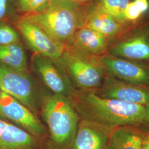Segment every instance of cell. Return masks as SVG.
Returning <instances> with one entry per match:
<instances>
[{
  "label": "cell",
  "mask_w": 149,
  "mask_h": 149,
  "mask_svg": "<svg viewBox=\"0 0 149 149\" xmlns=\"http://www.w3.org/2000/svg\"><path fill=\"white\" fill-rule=\"evenodd\" d=\"M72 97L81 119L109 128L138 127L144 118V106L102 97L94 90L74 91Z\"/></svg>",
  "instance_id": "obj_1"
},
{
  "label": "cell",
  "mask_w": 149,
  "mask_h": 149,
  "mask_svg": "<svg viewBox=\"0 0 149 149\" xmlns=\"http://www.w3.org/2000/svg\"><path fill=\"white\" fill-rule=\"evenodd\" d=\"M88 4L76 5L61 0H50L42 11L26 13L23 17L58 42L68 45L75 32L84 26Z\"/></svg>",
  "instance_id": "obj_2"
},
{
  "label": "cell",
  "mask_w": 149,
  "mask_h": 149,
  "mask_svg": "<svg viewBox=\"0 0 149 149\" xmlns=\"http://www.w3.org/2000/svg\"><path fill=\"white\" fill-rule=\"evenodd\" d=\"M42 113L54 144L59 148H71L80 120L73 104L63 96H47L43 101Z\"/></svg>",
  "instance_id": "obj_3"
},
{
  "label": "cell",
  "mask_w": 149,
  "mask_h": 149,
  "mask_svg": "<svg viewBox=\"0 0 149 149\" xmlns=\"http://www.w3.org/2000/svg\"><path fill=\"white\" fill-rule=\"evenodd\" d=\"M57 62L82 90H96L102 85L106 76L99 56L84 53L70 45H67Z\"/></svg>",
  "instance_id": "obj_4"
},
{
  "label": "cell",
  "mask_w": 149,
  "mask_h": 149,
  "mask_svg": "<svg viewBox=\"0 0 149 149\" xmlns=\"http://www.w3.org/2000/svg\"><path fill=\"white\" fill-rule=\"evenodd\" d=\"M108 53L114 56L149 64V24H137L110 43Z\"/></svg>",
  "instance_id": "obj_5"
},
{
  "label": "cell",
  "mask_w": 149,
  "mask_h": 149,
  "mask_svg": "<svg viewBox=\"0 0 149 149\" xmlns=\"http://www.w3.org/2000/svg\"><path fill=\"white\" fill-rule=\"evenodd\" d=\"M15 26L36 53L56 61L61 58L67 45L54 40L42 28L23 16L16 21Z\"/></svg>",
  "instance_id": "obj_6"
},
{
  "label": "cell",
  "mask_w": 149,
  "mask_h": 149,
  "mask_svg": "<svg viewBox=\"0 0 149 149\" xmlns=\"http://www.w3.org/2000/svg\"><path fill=\"white\" fill-rule=\"evenodd\" d=\"M95 91L102 97L146 106L149 103V86L125 82L106 74Z\"/></svg>",
  "instance_id": "obj_7"
},
{
  "label": "cell",
  "mask_w": 149,
  "mask_h": 149,
  "mask_svg": "<svg viewBox=\"0 0 149 149\" xmlns=\"http://www.w3.org/2000/svg\"><path fill=\"white\" fill-rule=\"evenodd\" d=\"M0 88L2 92L21 102L32 112L35 109V90L27 73L0 64Z\"/></svg>",
  "instance_id": "obj_8"
},
{
  "label": "cell",
  "mask_w": 149,
  "mask_h": 149,
  "mask_svg": "<svg viewBox=\"0 0 149 149\" xmlns=\"http://www.w3.org/2000/svg\"><path fill=\"white\" fill-rule=\"evenodd\" d=\"M32 63L45 84L55 95L66 98L72 96L74 91L72 82L65 70L58 62L36 54L33 58Z\"/></svg>",
  "instance_id": "obj_9"
},
{
  "label": "cell",
  "mask_w": 149,
  "mask_h": 149,
  "mask_svg": "<svg viewBox=\"0 0 149 149\" xmlns=\"http://www.w3.org/2000/svg\"><path fill=\"white\" fill-rule=\"evenodd\" d=\"M99 58L107 74L125 82L149 86V64L122 59L108 53Z\"/></svg>",
  "instance_id": "obj_10"
},
{
  "label": "cell",
  "mask_w": 149,
  "mask_h": 149,
  "mask_svg": "<svg viewBox=\"0 0 149 149\" xmlns=\"http://www.w3.org/2000/svg\"><path fill=\"white\" fill-rule=\"evenodd\" d=\"M0 116L16 123L36 138H42L45 134V128L32 111L3 92L0 96Z\"/></svg>",
  "instance_id": "obj_11"
},
{
  "label": "cell",
  "mask_w": 149,
  "mask_h": 149,
  "mask_svg": "<svg viewBox=\"0 0 149 149\" xmlns=\"http://www.w3.org/2000/svg\"><path fill=\"white\" fill-rule=\"evenodd\" d=\"M135 25H128L120 21L93 1L88 5L84 26L101 33L109 39V44L121 37Z\"/></svg>",
  "instance_id": "obj_12"
},
{
  "label": "cell",
  "mask_w": 149,
  "mask_h": 149,
  "mask_svg": "<svg viewBox=\"0 0 149 149\" xmlns=\"http://www.w3.org/2000/svg\"><path fill=\"white\" fill-rule=\"evenodd\" d=\"M114 129L81 119L71 149H105Z\"/></svg>",
  "instance_id": "obj_13"
},
{
  "label": "cell",
  "mask_w": 149,
  "mask_h": 149,
  "mask_svg": "<svg viewBox=\"0 0 149 149\" xmlns=\"http://www.w3.org/2000/svg\"><path fill=\"white\" fill-rule=\"evenodd\" d=\"M109 39L90 28L84 26L79 28L68 45H70L84 53L100 56L108 53Z\"/></svg>",
  "instance_id": "obj_14"
},
{
  "label": "cell",
  "mask_w": 149,
  "mask_h": 149,
  "mask_svg": "<svg viewBox=\"0 0 149 149\" xmlns=\"http://www.w3.org/2000/svg\"><path fill=\"white\" fill-rule=\"evenodd\" d=\"M0 149H42L31 134L0 119Z\"/></svg>",
  "instance_id": "obj_15"
},
{
  "label": "cell",
  "mask_w": 149,
  "mask_h": 149,
  "mask_svg": "<svg viewBox=\"0 0 149 149\" xmlns=\"http://www.w3.org/2000/svg\"><path fill=\"white\" fill-rule=\"evenodd\" d=\"M143 135L136 127H119L112 132L109 144L117 149H143Z\"/></svg>",
  "instance_id": "obj_16"
},
{
  "label": "cell",
  "mask_w": 149,
  "mask_h": 149,
  "mask_svg": "<svg viewBox=\"0 0 149 149\" xmlns=\"http://www.w3.org/2000/svg\"><path fill=\"white\" fill-rule=\"evenodd\" d=\"M0 64L12 69L27 73V55L21 44L0 45Z\"/></svg>",
  "instance_id": "obj_17"
},
{
  "label": "cell",
  "mask_w": 149,
  "mask_h": 149,
  "mask_svg": "<svg viewBox=\"0 0 149 149\" xmlns=\"http://www.w3.org/2000/svg\"><path fill=\"white\" fill-rule=\"evenodd\" d=\"M93 1L103 10L123 22V12L131 0H93Z\"/></svg>",
  "instance_id": "obj_18"
},
{
  "label": "cell",
  "mask_w": 149,
  "mask_h": 149,
  "mask_svg": "<svg viewBox=\"0 0 149 149\" xmlns=\"http://www.w3.org/2000/svg\"><path fill=\"white\" fill-rule=\"evenodd\" d=\"M20 43L19 34L13 27L5 22L0 23V45Z\"/></svg>",
  "instance_id": "obj_19"
},
{
  "label": "cell",
  "mask_w": 149,
  "mask_h": 149,
  "mask_svg": "<svg viewBox=\"0 0 149 149\" xmlns=\"http://www.w3.org/2000/svg\"><path fill=\"white\" fill-rule=\"evenodd\" d=\"M144 15L133 0L130 1L125 9L123 15V22L128 25H135L138 23Z\"/></svg>",
  "instance_id": "obj_20"
},
{
  "label": "cell",
  "mask_w": 149,
  "mask_h": 149,
  "mask_svg": "<svg viewBox=\"0 0 149 149\" xmlns=\"http://www.w3.org/2000/svg\"><path fill=\"white\" fill-rule=\"evenodd\" d=\"M50 0H31L26 13L38 12L46 8Z\"/></svg>",
  "instance_id": "obj_21"
},
{
  "label": "cell",
  "mask_w": 149,
  "mask_h": 149,
  "mask_svg": "<svg viewBox=\"0 0 149 149\" xmlns=\"http://www.w3.org/2000/svg\"><path fill=\"white\" fill-rule=\"evenodd\" d=\"M144 133H149V103L145 106V114L141 124L136 127Z\"/></svg>",
  "instance_id": "obj_22"
},
{
  "label": "cell",
  "mask_w": 149,
  "mask_h": 149,
  "mask_svg": "<svg viewBox=\"0 0 149 149\" xmlns=\"http://www.w3.org/2000/svg\"><path fill=\"white\" fill-rule=\"evenodd\" d=\"M9 0H0V23L3 22L8 13Z\"/></svg>",
  "instance_id": "obj_23"
},
{
  "label": "cell",
  "mask_w": 149,
  "mask_h": 149,
  "mask_svg": "<svg viewBox=\"0 0 149 149\" xmlns=\"http://www.w3.org/2000/svg\"><path fill=\"white\" fill-rule=\"evenodd\" d=\"M139 9L145 15L149 10V0H133Z\"/></svg>",
  "instance_id": "obj_24"
},
{
  "label": "cell",
  "mask_w": 149,
  "mask_h": 149,
  "mask_svg": "<svg viewBox=\"0 0 149 149\" xmlns=\"http://www.w3.org/2000/svg\"><path fill=\"white\" fill-rule=\"evenodd\" d=\"M30 1L31 0H16V2L20 10L26 13L27 12V8Z\"/></svg>",
  "instance_id": "obj_25"
},
{
  "label": "cell",
  "mask_w": 149,
  "mask_h": 149,
  "mask_svg": "<svg viewBox=\"0 0 149 149\" xmlns=\"http://www.w3.org/2000/svg\"><path fill=\"white\" fill-rule=\"evenodd\" d=\"M76 5L85 6L91 3L93 0H61Z\"/></svg>",
  "instance_id": "obj_26"
},
{
  "label": "cell",
  "mask_w": 149,
  "mask_h": 149,
  "mask_svg": "<svg viewBox=\"0 0 149 149\" xmlns=\"http://www.w3.org/2000/svg\"><path fill=\"white\" fill-rule=\"evenodd\" d=\"M143 149H149V133H144L143 141Z\"/></svg>",
  "instance_id": "obj_27"
},
{
  "label": "cell",
  "mask_w": 149,
  "mask_h": 149,
  "mask_svg": "<svg viewBox=\"0 0 149 149\" xmlns=\"http://www.w3.org/2000/svg\"><path fill=\"white\" fill-rule=\"evenodd\" d=\"M116 149V148H114V146H112V145H111V144H109H109H108V146H107V148H106V149Z\"/></svg>",
  "instance_id": "obj_28"
},
{
  "label": "cell",
  "mask_w": 149,
  "mask_h": 149,
  "mask_svg": "<svg viewBox=\"0 0 149 149\" xmlns=\"http://www.w3.org/2000/svg\"><path fill=\"white\" fill-rule=\"evenodd\" d=\"M2 92V90H1V88H0V96H1V95Z\"/></svg>",
  "instance_id": "obj_29"
}]
</instances>
